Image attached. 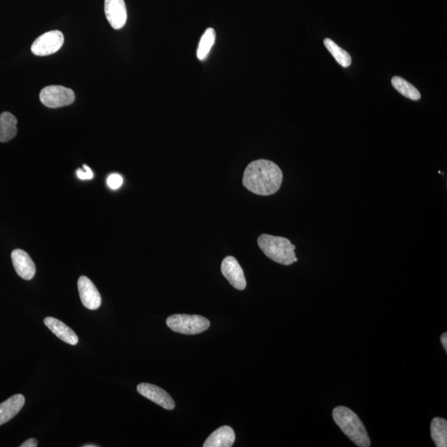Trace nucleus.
<instances>
[{
  "instance_id": "nucleus-1",
  "label": "nucleus",
  "mask_w": 447,
  "mask_h": 447,
  "mask_svg": "<svg viewBox=\"0 0 447 447\" xmlns=\"http://www.w3.org/2000/svg\"><path fill=\"white\" fill-rule=\"evenodd\" d=\"M284 174L276 163L259 159L245 168L243 185L256 195H271L280 189Z\"/></svg>"
},
{
  "instance_id": "nucleus-2",
  "label": "nucleus",
  "mask_w": 447,
  "mask_h": 447,
  "mask_svg": "<svg viewBox=\"0 0 447 447\" xmlns=\"http://www.w3.org/2000/svg\"><path fill=\"white\" fill-rule=\"evenodd\" d=\"M332 417L336 425L355 445L359 447L371 446V439H369L366 428L364 427L358 415L352 410L344 406H339L333 410Z\"/></svg>"
},
{
  "instance_id": "nucleus-3",
  "label": "nucleus",
  "mask_w": 447,
  "mask_h": 447,
  "mask_svg": "<svg viewBox=\"0 0 447 447\" xmlns=\"http://www.w3.org/2000/svg\"><path fill=\"white\" fill-rule=\"evenodd\" d=\"M258 245L268 259L282 266H291L298 262L296 257V246L284 237L263 234L259 237Z\"/></svg>"
},
{
  "instance_id": "nucleus-4",
  "label": "nucleus",
  "mask_w": 447,
  "mask_h": 447,
  "mask_svg": "<svg viewBox=\"0 0 447 447\" xmlns=\"http://www.w3.org/2000/svg\"><path fill=\"white\" fill-rule=\"evenodd\" d=\"M166 322L171 330L184 335L200 334L206 331L211 325L206 317L198 315H172Z\"/></svg>"
},
{
  "instance_id": "nucleus-5",
  "label": "nucleus",
  "mask_w": 447,
  "mask_h": 447,
  "mask_svg": "<svg viewBox=\"0 0 447 447\" xmlns=\"http://www.w3.org/2000/svg\"><path fill=\"white\" fill-rule=\"evenodd\" d=\"M75 94L69 88L62 85H50L41 91L40 99L45 106L60 108L70 106L75 102Z\"/></svg>"
},
{
  "instance_id": "nucleus-6",
  "label": "nucleus",
  "mask_w": 447,
  "mask_h": 447,
  "mask_svg": "<svg viewBox=\"0 0 447 447\" xmlns=\"http://www.w3.org/2000/svg\"><path fill=\"white\" fill-rule=\"evenodd\" d=\"M64 43V36L60 31L54 30L41 35L32 45V53L36 56L44 57L59 51Z\"/></svg>"
},
{
  "instance_id": "nucleus-7",
  "label": "nucleus",
  "mask_w": 447,
  "mask_h": 447,
  "mask_svg": "<svg viewBox=\"0 0 447 447\" xmlns=\"http://www.w3.org/2000/svg\"><path fill=\"white\" fill-rule=\"evenodd\" d=\"M221 273L235 289L240 291L245 289L246 280L245 273L235 258L228 256L224 259L221 263Z\"/></svg>"
},
{
  "instance_id": "nucleus-8",
  "label": "nucleus",
  "mask_w": 447,
  "mask_h": 447,
  "mask_svg": "<svg viewBox=\"0 0 447 447\" xmlns=\"http://www.w3.org/2000/svg\"><path fill=\"white\" fill-rule=\"evenodd\" d=\"M139 393L144 398L151 400L152 402L161 406L167 410H172L175 408L174 400L167 393L165 390L156 385L142 383L137 387Z\"/></svg>"
},
{
  "instance_id": "nucleus-9",
  "label": "nucleus",
  "mask_w": 447,
  "mask_h": 447,
  "mask_svg": "<svg viewBox=\"0 0 447 447\" xmlns=\"http://www.w3.org/2000/svg\"><path fill=\"white\" fill-rule=\"evenodd\" d=\"M78 290L82 304L89 310H97L102 305V296L92 282L85 276L78 280Z\"/></svg>"
},
{
  "instance_id": "nucleus-10",
  "label": "nucleus",
  "mask_w": 447,
  "mask_h": 447,
  "mask_svg": "<svg viewBox=\"0 0 447 447\" xmlns=\"http://www.w3.org/2000/svg\"><path fill=\"white\" fill-rule=\"evenodd\" d=\"M104 13L113 29L118 30L125 25L127 8L124 0H104Z\"/></svg>"
},
{
  "instance_id": "nucleus-11",
  "label": "nucleus",
  "mask_w": 447,
  "mask_h": 447,
  "mask_svg": "<svg viewBox=\"0 0 447 447\" xmlns=\"http://www.w3.org/2000/svg\"><path fill=\"white\" fill-rule=\"evenodd\" d=\"M13 266L18 276L25 280H33L36 266L29 254L22 249L13 250L11 254Z\"/></svg>"
},
{
  "instance_id": "nucleus-12",
  "label": "nucleus",
  "mask_w": 447,
  "mask_h": 447,
  "mask_svg": "<svg viewBox=\"0 0 447 447\" xmlns=\"http://www.w3.org/2000/svg\"><path fill=\"white\" fill-rule=\"evenodd\" d=\"M44 324L55 336L66 343L71 345L78 343V336H76V333L58 319L51 317H46Z\"/></svg>"
},
{
  "instance_id": "nucleus-13",
  "label": "nucleus",
  "mask_w": 447,
  "mask_h": 447,
  "mask_svg": "<svg viewBox=\"0 0 447 447\" xmlns=\"http://www.w3.org/2000/svg\"><path fill=\"white\" fill-rule=\"evenodd\" d=\"M25 404L24 395L15 394L0 404V426L11 421L21 411Z\"/></svg>"
},
{
  "instance_id": "nucleus-14",
  "label": "nucleus",
  "mask_w": 447,
  "mask_h": 447,
  "mask_svg": "<svg viewBox=\"0 0 447 447\" xmlns=\"http://www.w3.org/2000/svg\"><path fill=\"white\" fill-rule=\"evenodd\" d=\"M235 434L229 426H223L209 436L204 447H231L235 443Z\"/></svg>"
},
{
  "instance_id": "nucleus-15",
  "label": "nucleus",
  "mask_w": 447,
  "mask_h": 447,
  "mask_svg": "<svg viewBox=\"0 0 447 447\" xmlns=\"http://www.w3.org/2000/svg\"><path fill=\"white\" fill-rule=\"evenodd\" d=\"M17 124V118L11 113L4 112L0 115V142L6 143L15 138Z\"/></svg>"
},
{
  "instance_id": "nucleus-16",
  "label": "nucleus",
  "mask_w": 447,
  "mask_h": 447,
  "mask_svg": "<svg viewBox=\"0 0 447 447\" xmlns=\"http://www.w3.org/2000/svg\"><path fill=\"white\" fill-rule=\"evenodd\" d=\"M431 435L436 447L447 446V421L446 419L441 418L432 419Z\"/></svg>"
},
{
  "instance_id": "nucleus-17",
  "label": "nucleus",
  "mask_w": 447,
  "mask_h": 447,
  "mask_svg": "<svg viewBox=\"0 0 447 447\" xmlns=\"http://www.w3.org/2000/svg\"><path fill=\"white\" fill-rule=\"evenodd\" d=\"M324 45L326 46L328 51L332 55L333 57L336 59V61L340 64L341 67L348 68L351 65L352 62V58L350 55L345 51L343 48H341L340 46L337 45L334 41L330 39L324 40Z\"/></svg>"
},
{
  "instance_id": "nucleus-18",
  "label": "nucleus",
  "mask_w": 447,
  "mask_h": 447,
  "mask_svg": "<svg viewBox=\"0 0 447 447\" xmlns=\"http://www.w3.org/2000/svg\"><path fill=\"white\" fill-rule=\"evenodd\" d=\"M392 85L406 98L413 100H418L421 98V94L418 90L411 83H409L408 81L402 78V77L394 76L392 78Z\"/></svg>"
},
{
  "instance_id": "nucleus-19",
  "label": "nucleus",
  "mask_w": 447,
  "mask_h": 447,
  "mask_svg": "<svg viewBox=\"0 0 447 447\" xmlns=\"http://www.w3.org/2000/svg\"><path fill=\"white\" fill-rule=\"evenodd\" d=\"M216 33L213 29H208L202 36L198 49V57L200 60H205L208 56L209 51L215 44Z\"/></svg>"
},
{
  "instance_id": "nucleus-20",
  "label": "nucleus",
  "mask_w": 447,
  "mask_h": 447,
  "mask_svg": "<svg viewBox=\"0 0 447 447\" xmlns=\"http://www.w3.org/2000/svg\"><path fill=\"white\" fill-rule=\"evenodd\" d=\"M123 182H124L123 177L120 174H117V173H114V174L109 176L107 179L109 188L112 190L120 188Z\"/></svg>"
},
{
  "instance_id": "nucleus-21",
  "label": "nucleus",
  "mask_w": 447,
  "mask_h": 447,
  "mask_svg": "<svg viewBox=\"0 0 447 447\" xmlns=\"http://www.w3.org/2000/svg\"><path fill=\"white\" fill-rule=\"evenodd\" d=\"M76 175L81 180H90L93 179L92 171L86 165H83V170H77Z\"/></svg>"
},
{
  "instance_id": "nucleus-22",
  "label": "nucleus",
  "mask_w": 447,
  "mask_h": 447,
  "mask_svg": "<svg viewBox=\"0 0 447 447\" xmlns=\"http://www.w3.org/2000/svg\"><path fill=\"white\" fill-rule=\"evenodd\" d=\"M38 446V441L34 439H30L24 442L20 447H36Z\"/></svg>"
},
{
  "instance_id": "nucleus-23",
  "label": "nucleus",
  "mask_w": 447,
  "mask_h": 447,
  "mask_svg": "<svg viewBox=\"0 0 447 447\" xmlns=\"http://www.w3.org/2000/svg\"><path fill=\"white\" fill-rule=\"evenodd\" d=\"M441 342L445 350L447 351V333L446 332L443 333V334L441 335Z\"/></svg>"
},
{
  "instance_id": "nucleus-24",
  "label": "nucleus",
  "mask_w": 447,
  "mask_h": 447,
  "mask_svg": "<svg viewBox=\"0 0 447 447\" xmlns=\"http://www.w3.org/2000/svg\"><path fill=\"white\" fill-rule=\"evenodd\" d=\"M84 447H98L97 445H85Z\"/></svg>"
}]
</instances>
